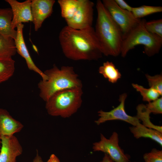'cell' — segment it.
Here are the masks:
<instances>
[{
	"instance_id": "7a4b0ae2",
	"label": "cell",
	"mask_w": 162,
	"mask_h": 162,
	"mask_svg": "<svg viewBox=\"0 0 162 162\" xmlns=\"http://www.w3.org/2000/svg\"><path fill=\"white\" fill-rule=\"evenodd\" d=\"M97 17L94 31L105 56H117L121 53L123 40L121 30L104 6L102 1H97Z\"/></svg>"
},
{
	"instance_id": "ac0fdd59",
	"label": "cell",
	"mask_w": 162,
	"mask_h": 162,
	"mask_svg": "<svg viewBox=\"0 0 162 162\" xmlns=\"http://www.w3.org/2000/svg\"><path fill=\"white\" fill-rule=\"evenodd\" d=\"M98 71L100 74L112 83L116 82L121 77V73L112 62L107 61L104 62L99 68Z\"/></svg>"
},
{
	"instance_id": "d4e9b609",
	"label": "cell",
	"mask_w": 162,
	"mask_h": 162,
	"mask_svg": "<svg viewBox=\"0 0 162 162\" xmlns=\"http://www.w3.org/2000/svg\"><path fill=\"white\" fill-rule=\"evenodd\" d=\"M146 76L150 88L156 90L161 96L162 95V76L161 74L151 76L148 74H146Z\"/></svg>"
},
{
	"instance_id": "2e32d148",
	"label": "cell",
	"mask_w": 162,
	"mask_h": 162,
	"mask_svg": "<svg viewBox=\"0 0 162 162\" xmlns=\"http://www.w3.org/2000/svg\"><path fill=\"white\" fill-rule=\"evenodd\" d=\"M129 129L136 139L148 138L162 146V133L158 131L146 127L141 123L136 126L130 127Z\"/></svg>"
},
{
	"instance_id": "d6986e66",
	"label": "cell",
	"mask_w": 162,
	"mask_h": 162,
	"mask_svg": "<svg viewBox=\"0 0 162 162\" xmlns=\"http://www.w3.org/2000/svg\"><path fill=\"white\" fill-rule=\"evenodd\" d=\"M136 109L137 115L136 116L142 122V124L146 127L157 130L162 133V126L155 125L151 121L150 115L151 113L146 105L143 104H139Z\"/></svg>"
},
{
	"instance_id": "9c48e42d",
	"label": "cell",
	"mask_w": 162,
	"mask_h": 162,
	"mask_svg": "<svg viewBox=\"0 0 162 162\" xmlns=\"http://www.w3.org/2000/svg\"><path fill=\"white\" fill-rule=\"evenodd\" d=\"M127 97L126 93L120 95L119 104L116 107L109 112L100 110L98 112L99 118L95 121L97 125L104 123L107 121L120 120L128 123L133 126H136L140 123V121L136 116H132L126 112L124 106L125 101Z\"/></svg>"
},
{
	"instance_id": "7402d4cb",
	"label": "cell",
	"mask_w": 162,
	"mask_h": 162,
	"mask_svg": "<svg viewBox=\"0 0 162 162\" xmlns=\"http://www.w3.org/2000/svg\"><path fill=\"white\" fill-rule=\"evenodd\" d=\"M162 11L160 6L143 5L137 7H132L131 12L136 18L141 19L148 15Z\"/></svg>"
},
{
	"instance_id": "ffe728a7",
	"label": "cell",
	"mask_w": 162,
	"mask_h": 162,
	"mask_svg": "<svg viewBox=\"0 0 162 162\" xmlns=\"http://www.w3.org/2000/svg\"><path fill=\"white\" fill-rule=\"evenodd\" d=\"M80 0H58V3L60 7L62 16L66 22L72 16L77 8Z\"/></svg>"
},
{
	"instance_id": "8fae6325",
	"label": "cell",
	"mask_w": 162,
	"mask_h": 162,
	"mask_svg": "<svg viewBox=\"0 0 162 162\" xmlns=\"http://www.w3.org/2000/svg\"><path fill=\"white\" fill-rule=\"evenodd\" d=\"M55 2L54 0H31L32 22L35 31H37L44 20L51 15Z\"/></svg>"
},
{
	"instance_id": "e0dca14e",
	"label": "cell",
	"mask_w": 162,
	"mask_h": 162,
	"mask_svg": "<svg viewBox=\"0 0 162 162\" xmlns=\"http://www.w3.org/2000/svg\"><path fill=\"white\" fill-rule=\"evenodd\" d=\"M16 52L14 40L0 34V59L12 58Z\"/></svg>"
},
{
	"instance_id": "4fadbf2b",
	"label": "cell",
	"mask_w": 162,
	"mask_h": 162,
	"mask_svg": "<svg viewBox=\"0 0 162 162\" xmlns=\"http://www.w3.org/2000/svg\"><path fill=\"white\" fill-rule=\"evenodd\" d=\"M24 25L21 23L17 26V35L15 40L17 52L25 60L29 69L38 74L41 77L43 81H46L47 77L44 72L35 65L33 62L25 43L23 35Z\"/></svg>"
},
{
	"instance_id": "44dd1931",
	"label": "cell",
	"mask_w": 162,
	"mask_h": 162,
	"mask_svg": "<svg viewBox=\"0 0 162 162\" xmlns=\"http://www.w3.org/2000/svg\"><path fill=\"white\" fill-rule=\"evenodd\" d=\"M15 62L12 58L0 59V83L7 81L13 75Z\"/></svg>"
},
{
	"instance_id": "30bf717a",
	"label": "cell",
	"mask_w": 162,
	"mask_h": 162,
	"mask_svg": "<svg viewBox=\"0 0 162 162\" xmlns=\"http://www.w3.org/2000/svg\"><path fill=\"white\" fill-rule=\"evenodd\" d=\"M2 147L0 162H16V158L22 152V148L14 135L0 137Z\"/></svg>"
},
{
	"instance_id": "3957f363",
	"label": "cell",
	"mask_w": 162,
	"mask_h": 162,
	"mask_svg": "<svg viewBox=\"0 0 162 162\" xmlns=\"http://www.w3.org/2000/svg\"><path fill=\"white\" fill-rule=\"evenodd\" d=\"M46 81L40 80L38 84L40 96L46 102L56 92L67 89L82 88V83L74 68L63 66L59 69L54 64L53 67L46 70Z\"/></svg>"
},
{
	"instance_id": "ba28073f",
	"label": "cell",
	"mask_w": 162,
	"mask_h": 162,
	"mask_svg": "<svg viewBox=\"0 0 162 162\" xmlns=\"http://www.w3.org/2000/svg\"><path fill=\"white\" fill-rule=\"evenodd\" d=\"M94 4L89 0H80L72 17L66 21L67 26L81 30L92 27Z\"/></svg>"
},
{
	"instance_id": "5b68a950",
	"label": "cell",
	"mask_w": 162,
	"mask_h": 162,
	"mask_svg": "<svg viewBox=\"0 0 162 162\" xmlns=\"http://www.w3.org/2000/svg\"><path fill=\"white\" fill-rule=\"evenodd\" d=\"M146 21L141 19L139 24L123 39L120 53L122 57H125L129 51L140 45L143 46L144 52L148 56L159 52L162 45V38L146 29Z\"/></svg>"
},
{
	"instance_id": "8992f818",
	"label": "cell",
	"mask_w": 162,
	"mask_h": 162,
	"mask_svg": "<svg viewBox=\"0 0 162 162\" xmlns=\"http://www.w3.org/2000/svg\"><path fill=\"white\" fill-rule=\"evenodd\" d=\"M102 2L111 16L120 28L123 39L140 23L131 12L120 8L115 0H103Z\"/></svg>"
},
{
	"instance_id": "cb8c5ba5",
	"label": "cell",
	"mask_w": 162,
	"mask_h": 162,
	"mask_svg": "<svg viewBox=\"0 0 162 162\" xmlns=\"http://www.w3.org/2000/svg\"><path fill=\"white\" fill-rule=\"evenodd\" d=\"M145 26L150 33L162 38V19L146 21Z\"/></svg>"
},
{
	"instance_id": "277c9868",
	"label": "cell",
	"mask_w": 162,
	"mask_h": 162,
	"mask_svg": "<svg viewBox=\"0 0 162 162\" xmlns=\"http://www.w3.org/2000/svg\"><path fill=\"white\" fill-rule=\"evenodd\" d=\"M82 94V88L67 89L56 92L46 102L48 113L53 116L70 117L80 107Z\"/></svg>"
},
{
	"instance_id": "4316f807",
	"label": "cell",
	"mask_w": 162,
	"mask_h": 162,
	"mask_svg": "<svg viewBox=\"0 0 162 162\" xmlns=\"http://www.w3.org/2000/svg\"><path fill=\"white\" fill-rule=\"evenodd\" d=\"M151 113L154 114H160L162 113V98L148 102L146 105Z\"/></svg>"
},
{
	"instance_id": "484cf974",
	"label": "cell",
	"mask_w": 162,
	"mask_h": 162,
	"mask_svg": "<svg viewBox=\"0 0 162 162\" xmlns=\"http://www.w3.org/2000/svg\"><path fill=\"white\" fill-rule=\"evenodd\" d=\"M145 162H162V151L155 148L144 154Z\"/></svg>"
},
{
	"instance_id": "83f0119b",
	"label": "cell",
	"mask_w": 162,
	"mask_h": 162,
	"mask_svg": "<svg viewBox=\"0 0 162 162\" xmlns=\"http://www.w3.org/2000/svg\"><path fill=\"white\" fill-rule=\"evenodd\" d=\"M118 6L121 9L131 12L132 7L123 0H115Z\"/></svg>"
},
{
	"instance_id": "6da1fadb",
	"label": "cell",
	"mask_w": 162,
	"mask_h": 162,
	"mask_svg": "<svg viewBox=\"0 0 162 162\" xmlns=\"http://www.w3.org/2000/svg\"><path fill=\"white\" fill-rule=\"evenodd\" d=\"M58 38L64 55L69 59L96 60L102 56L101 47L92 27L79 30L66 26L61 30Z\"/></svg>"
},
{
	"instance_id": "9a60e30c",
	"label": "cell",
	"mask_w": 162,
	"mask_h": 162,
	"mask_svg": "<svg viewBox=\"0 0 162 162\" xmlns=\"http://www.w3.org/2000/svg\"><path fill=\"white\" fill-rule=\"evenodd\" d=\"M13 17L11 8H0V34L6 37L11 38L15 40L17 32L12 27Z\"/></svg>"
},
{
	"instance_id": "f546056e",
	"label": "cell",
	"mask_w": 162,
	"mask_h": 162,
	"mask_svg": "<svg viewBox=\"0 0 162 162\" xmlns=\"http://www.w3.org/2000/svg\"><path fill=\"white\" fill-rule=\"evenodd\" d=\"M100 162H114L110 157L106 154L105 153L104 155L102 161Z\"/></svg>"
},
{
	"instance_id": "5bb4252c",
	"label": "cell",
	"mask_w": 162,
	"mask_h": 162,
	"mask_svg": "<svg viewBox=\"0 0 162 162\" xmlns=\"http://www.w3.org/2000/svg\"><path fill=\"white\" fill-rule=\"evenodd\" d=\"M23 127V125L13 118L6 110L0 108V137L14 135Z\"/></svg>"
},
{
	"instance_id": "52a82bcc",
	"label": "cell",
	"mask_w": 162,
	"mask_h": 162,
	"mask_svg": "<svg viewBox=\"0 0 162 162\" xmlns=\"http://www.w3.org/2000/svg\"><path fill=\"white\" fill-rule=\"evenodd\" d=\"M100 140L93 144L94 151H101L107 154L114 162H129L128 156L119 145L118 134L114 132L109 139L100 134Z\"/></svg>"
},
{
	"instance_id": "f1b7e54d",
	"label": "cell",
	"mask_w": 162,
	"mask_h": 162,
	"mask_svg": "<svg viewBox=\"0 0 162 162\" xmlns=\"http://www.w3.org/2000/svg\"><path fill=\"white\" fill-rule=\"evenodd\" d=\"M47 162H60L57 157L54 154H52Z\"/></svg>"
},
{
	"instance_id": "4dcf8cb0",
	"label": "cell",
	"mask_w": 162,
	"mask_h": 162,
	"mask_svg": "<svg viewBox=\"0 0 162 162\" xmlns=\"http://www.w3.org/2000/svg\"><path fill=\"white\" fill-rule=\"evenodd\" d=\"M32 162H44L41 157L39 155L38 151L36 156Z\"/></svg>"
},
{
	"instance_id": "603a6c76",
	"label": "cell",
	"mask_w": 162,
	"mask_h": 162,
	"mask_svg": "<svg viewBox=\"0 0 162 162\" xmlns=\"http://www.w3.org/2000/svg\"><path fill=\"white\" fill-rule=\"evenodd\" d=\"M132 86L137 91L140 93L144 101L149 102L154 101L158 98L160 95L156 90L152 88H147L134 83L132 84Z\"/></svg>"
},
{
	"instance_id": "7c38bea8",
	"label": "cell",
	"mask_w": 162,
	"mask_h": 162,
	"mask_svg": "<svg viewBox=\"0 0 162 162\" xmlns=\"http://www.w3.org/2000/svg\"><path fill=\"white\" fill-rule=\"evenodd\" d=\"M5 1L11 7L13 15L11 22L13 28L15 29L20 23L32 22L31 0H27L23 2H19L16 0Z\"/></svg>"
}]
</instances>
